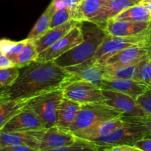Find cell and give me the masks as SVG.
<instances>
[{
    "mask_svg": "<svg viewBox=\"0 0 151 151\" xmlns=\"http://www.w3.org/2000/svg\"><path fill=\"white\" fill-rule=\"evenodd\" d=\"M81 24L74 27L57 42L39 53L36 61H54L58 58L81 44L83 41V33Z\"/></svg>",
    "mask_w": 151,
    "mask_h": 151,
    "instance_id": "8",
    "label": "cell"
},
{
    "mask_svg": "<svg viewBox=\"0 0 151 151\" xmlns=\"http://www.w3.org/2000/svg\"><path fill=\"white\" fill-rule=\"evenodd\" d=\"M151 27V22H131L110 19L104 26L107 34L115 37L131 36L141 34Z\"/></svg>",
    "mask_w": 151,
    "mask_h": 151,
    "instance_id": "14",
    "label": "cell"
},
{
    "mask_svg": "<svg viewBox=\"0 0 151 151\" xmlns=\"http://www.w3.org/2000/svg\"><path fill=\"white\" fill-rule=\"evenodd\" d=\"M81 105V103L63 97L59 105L56 125L69 129L76 119Z\"/></svg>",
    "mask_w": 151,
    "mask_h": 151,
    "instance_id": "21",
    "label": "cell"
},
{
    "mask_svg": "<svg viewBox=\"0 0 151 151\" xmlns=\"http://www.w3.org/2000/svg\"><path fill=\"white\" fill-rule=\"evenodd\" d=\"M70 19H73V15H72V12L67 7L56 10L52 18L50 28L60 26Z\"/></svg>",
    "mask_w": 151,
    "mask_h": 151,
    "instance_id": "30",
    "label": "cell"
},
{
    "mask_svg": "<svg viewBox=\"0 0 151 151\" xmlns=\"http://www.w3.org/2000/svg\"><path fill=\"white\" fill-rule=\"evenodd\" d=\"M131 1H134V3H136V4H138V3L139 2V1H141V0H131Z\"/></svg>",
    "mask_w": 151,
    "mask_h": 151,
    "instance_id": "42",
    "label": "cell"
},
{
    "mask_svg": "<svg viewBox=\"0 0 151 151\" xmlns=\"http://www.w3.org/2000/svg\"><path fill=\"white\" fill-rule=\"evenodd\" d=\"M47 129L42 119L28 106H25L0 131L4 132Z\"/></svg>",
    "mask_w": 151,
    "mask_h": 151,
    "instance_id": "12",
    "label": "cell"
},
{
    "mask_svg": "<svg viewBox=\"0 0 151 151\" xmlns=\"http://www.w3.org/2000/svg\"><path fill=\"white\" fill-rule=\"evenodd\" d=\"M102 89L124 93L137 100L150 86L141 81L131 79H104L100 85Z\"/></svg>",
    "mask_w": 151,
    "mask_h": 151,
    "instance_id": "15",
    "label": "cell"
},
{
    "mask_svg": "<svg viewBox=\"0 0 151 151\" xmlns=\"http://www.w3.org/2000/svg\"><path fill=\"white\" fill-rule=\"evenodd\" d=\"M123 115L122 112L105 103H83L76 119L69 129L75 132Z\"/></svg>",
    "mask_w": 151,
    "mask_h": 151,
    "instance_id": "4",
    "label": "cell"
},
{
    "mask_svg": "<svg viewBox=\"0 0 151 151\" xmlns=\"http://www.w3.org/2000/svg\"><path fill=\"white\" fill-rule=\"evenodd\" d=\"M77 139L78 137L69 129L55 125L47 128L40 142L38 150H60L72 145Z\"/></svg>",
    "mask_w": 151,
    "mask_h": 151,
    "instance_id": "10",
    "label": "cell"
},
{
    "mask_svg": "<svg viewBox=\"0 0 151 151\" xmlns=\"http://www.w3.org/2000/svg\"><path fill=\"white\" fill-rule=\"evenodd\" d=\"M127 122L128 123L125 125L117 128L108 135L97 137L91 141L101 146V150H103L106 147L119 145H134L136 142L145 137V132L141 125L133 122Z\"/></svg>",
    "mask_w": 151,
    "mask_h": 151,
    "instance_id": "6",
    "label": "cell"
},
{
    "mask_svg": "<svg viewBox=\"0 0 151 151\" xmlns=\"http://www.w3.org/2000/svg\"><path fill=\"white\" fill-rule=\"evenodd\" d=\"M150 59H151V55H150Z\"/></svg>",
    "mask_w": 151,
    "mask_h": 151,
    "instance_id": "43",
    "label": "cell"
},
{
    "mask_svg": "<svg viewBox=\"0 0 151 151\" xmlns=\"http://www.w3.org/2000/svg\"><path fill=\"white\" fill-rule=\"evenodd\" d=\"M63 97V88H59L32 97L27 106L42 119L46 128H49L57 124L58 107Z\"/></svg>",
    "mask_w": 151,
    "mask_h": 151,
    "instance_id": "5",
    "label": "cell"
},
{
    "mask_svg": "<svg viewBox=\"0 0 151 151\" xmlns=\"http://www.w3.org/2000/svg\"><path fill=\"white\" fill-rule=\"evenodd\" d=\"M104 0H82L78 9V20L90 22L100 12Z\"/></svg>",
    "mask_w": 151,
    "mask_h": 151,
    "instance_id": "25",
    "label": "cell"
},
{
    "mask_svg": "<svg viewBox=\"0 0 151 151\" xmlns=\"http://www.w3.org/2000/svg\"><path fill=\"white\" fill-rule=\"evenodd\" d=\"M103 92L106 97L105 103L122 112L124 116H146L145 112L139 105L137 100L131 96L111 90L103 89Z\"/></svg>",
    "mask_w": 151,
    "mask_h": 151,
    "instance_id": "11",
    "label": "cell"
},
{
    "mask_svg": "<svg viewBox=\"0 0 151 151\" xmlns=\"http://www.w3.org/2000/svg\"><path fill=\"white\" fill-rule=\"evenodd\" d=\"M122 116L105 122H99L92 126L75 131L73 133L76 137L88 140H92L97 137L108 135L117 128L124 126L128 123L126 121L122 119Z\"/></svg>",
    "mask_w": 151,
    "mask_h": 151,
    "instance_id": "18",
    "label": "cell"
},
{
    "mask_svg": "<svg viewBox=\"0 0 151 151\" xmlns=\"http://www.w3.org/2000/svg\"><path fill=\"white\" fill-rule=\"evenodd\" d=\"M13 66H15V65L11 61V60L5 54L0 52V69L13 67Z\"/></svg>",
    "mask_w": 151,
    "mask_h": 151,
    "instance_id": "39",
    "label": "cell"
},
{
    "mask_svg": "<svg viewBox=\"0 0 151 151\" xmlns=\"http://www.w3.org/2000/svg\"><path fill=\"white\" fill-rule=\"evenodd\" d=\"M112 19L131 22H151V13L143 6L136 4L122 10Z\"/></svg>",
    "mask_w": 151,
    "mask_h": 151,
    "instance_id": "24",
    "label": "cell"
},
{
    "mask_svg": "<svg viewBox=\"0 0 151 151\" xmlns=\"http://www.w3.org/2000/svg\"><path fill=\"white\" fill-rule=\"evenodd\" d=\"M139 151H151V138H142L134 145Z\"/></svg>",
    "mask_w": 151,
    "mask_h": 151,
    "instance_id": "35",
    "label": "cell"
},
{
    "mask_svg": "<svg viewBox=\"0 0 151 151\" xmlns=\"http://www.w3.org/2000/svg\"><path fill=\"white\" fill-rule=\"evenodd\" d=\"M142 109L145 112L146 115L151 116V87L137 99Z\"/></svg>",
    "mask_w": 151,
    "mask_h": 151,
    "instance_id": "32",
    "label": "cell"
},
{
    "mask_svg": "<svg viewBox=\"0 0 151 151\" xmlns=\"http://www.w3.org/2000/svg\"><path fill=\"white\" fill-rule=\"evenodd\" d=\"M83 41L54 60L56 64L63 68L78 65L94 55L107 35L104 28L88 22L81 24Z\"/></svg>",
    "mask_w": 151,
    "mask_h": 151,
    "instance_id": "2",
    "label": "cell"
},
{
    "mask_svg": "<svg viewBox=\"0 0 151 151\" xmlns=\"http://www.w3.org/2000/svg\"><path fill=\"white\" fill-rule=\"evenodd\" d=\"M134 4L136 3L131 0H104L98 14L88 22L104 27L108 21L114 18L125 9Z\"/></svg>",
    "mask_w": 151,
    "mask_h": 151,
    "instance_id": "19",
    "label": "cell"
},
{
    "mask_svg": "<svg viewBox=\"0 0 151 151\" xmlns=\"http://www.w3.org/2000/svg\"><path fill=\"white\" fill-rule=\"evenodd\" d=\"M65 69H67L70 74L66 78L63 86L72 81H84L96 84L100 87L102 82L104 80L103 69L102 66H98L96 65L85 66V65L78 64Z\"/></svg>",
    "mask_w": 151,
    "mask_h": 151,
    "instance_id": "16",
    "label": "cell"
},
{
    "mask_svg": "<svg viewBox=\"0 0 151 151\" xmlns=\"http://www.w3.org/2000/svg\"><path fill=\"white\" fill-rule=\"evenodd\" d=\"M38 55V52L35 42L32 39H29L26 47L15 60V66L20 69L29 66L36 61Z\"/></svg>",
    "mask_w": 151,
    "mask_h": 151,
    "instance_id": "26",
    "label": "cell"
},
{
    "mask_svg": "<svg viewBox=\"0 0 151 151\" xmlns=\"http://www.w3.org/2000/svg\"><path fill=\"white\" fill-rule=\"evenodd\" d=\"M61 1L64 3L66 7L72 12L73 19L78 20V9L82 0H61Z\"/></svg>",
    "mask_w": 151,
    "mask_h": 151,
    "instance_id": "34",
    "label": "cell"
},
{
    "mask_svg": "<svg viewBox=\"0 0 151 151\" xmlns=\"http://www.w3.org/2000/svg\"><path fill=\"white\" fill-rule=\"evenodd\" d=\"M104 151H139L137 147L134 145H114L111 147H106L103 149Z\"/></svg>",
    "mask_w": 151,
    "mask_h": 151,
    "instance_id": "36",
    "label": "cell"
},
{
    "mask_svg": "<svg viewBox=\"0 0 151 151\" xmlns=\"http://www.w3.org/2000/svg\"><path fill=\"white\" fill-rule=\"evenodd\" d=\"M30 99H14L7 91L0 97V130L27 105Z\"/></svg>",
    "mask_w": 151,
    "mask_h": 151,
    "instance_id": "20",
    "label": "cell"
},
{
    "mask_svg": "<svg viewBox=\"0 0 151 151\" xmlns=\"http://www.w3.org/2000/svg\"><path fill=\"white\" fill-rule=\"evenodd\" d=\"M102 67L103 69L104 79H131L140 81L139 78L138 63L114 68Z\"/></svg>",
    "mask_w": 151,
    "mask_h": 151,
    "instance_id": "22",
    "label": "cell"
},
{
    "mask_svg": "<svg viewBox=\"0 0 151 151\" xmlns=\"http://www.w3.org/2000/svg\"><path fill=\"white\" fill-rule=\"evenodd\" d=\"M16 41H13L9 39H1L0 40V52L4 54H7L10 49L15 45Z\"/></svg>",
    "mask_w": 151,
    "mask_h": 151,
    "instance_id": "38",
    "label": "cell"
},
{
    "mask_svg": "<svg viewBox=\"0 0 151 151\" xmlns=\"http://www.w3.org/2000/svg\"><path fill=\"white\" fill-rule=\"evenodd\" d=\"M150 41L151 27L142 33L131 36L115 37L107 34L94 55L80 64L85 66L96 65L100 66L106 59L114 53L133 46L141 45Z\"/></svg>",
    "mask_w": 151,
    "mask_h": 151,
    "instance_id": "3",
    "label": "cell"
},
{
    "mask_svg": "<svg viewBox=\"0 0 151 151\" xmlns=\"http://www.w3.org/2000/svg\"><path fill=\"white\" fill-rule=\"evenodd\" d=\"M9 87H4V88H0V97L3 94H6L8 91Z\"/></svg>",
    "mask_w": 151,
    "mask_h": 151,
    "instance_id": "41",
    "label": "cell"
},
{
    "mask_svg": "<svg viewBox=\"0 0 151 151\" xmlns=\"http://www.w3.org/2000/svg\"><path fill=\"white\" fill-rule=\"evenodd\" d=\"M81 24H82V22L75 20V19H70L60 26L50 28L44 35L33 40L38 54L57 42L62 37L67 34L74 27L78 26Z\"/></svg>",
    "mask_w": 151,
    "mask_h": 151,
    "instance_id": "17",
    "label": "cell"
},
{
    "mask_svg": "<svg viewBox=\"0 0 151 151\" xmlns=\"http://www.w3.org/2000/svg\"><path fill=\"white\" fill-rule=\"evenodd\" d=\"M70 72L55 61H35L20 73L8 94L11 98L32 99L43 93L63 88Z\"/></svg>",
    "mask_w": 151,
    "mask_h": 151,
    "instance_id": "1",
    "label": "cell"
},
{
    "mask_svg": "<svg viewBox=\"0 0 151 151\" xmlns=\"http://www.w3.org/2000/svg\"><path fill=\"white\" fill-rule=\"evenodd\" d=\"M102 147L97 143L91 141V140L79 138L76 139V141L70 146L63 147L60 150H69V151H76V150H92L98 151L101 150Z\"/></svg>",
    "mask_w": 151,
    "mask_h": 151,
    "instance_id": "28",
    "label": "cell"
},
{
    "mask_svg": "<svg viewBox=\"0 0 151 151\" xmlns=\"http://www.w3.org/2000/svg\"><path fill=\"white\" fill-rule=\"evenodd\" d=\"M28 40H29V38H27L26 39H24L22 40V41H16L15 45L13 46V47L10 49V51L6 54V55L11 60V61L13 62V63H14L15 60L17 58L19 55L22 52V50H23L24 49V47H26L27 44L28 42Z\"/></svg>",
    "mask_w": 151,
    "mask_h": 151,
    "instance_id": "33",
    "label": "cell"
},
{
    "mask_svg": "<svg viewBox=\"0 0 151 151\" xmlns=\"http://www.w3.org/2000/svg\"><path fill=\"white\" fill-rule=\"evenodd\" d=\"M56 10V7L52 2L50 3V5L47 7L45 11L43 13L41 17L38 19L35 24L31 29L29 33L28 34L27 38L35 40L44 35L47 30L50 28L52 18Z\"/></svg>",
    "mask_w": 151,
    "mask_h": 151,
    "instance_id": "23",
    "label": "cell"
},
{
    "mask_svg": "<svg viewBox=\"0 0 151 151\" xmlns=\"http://www.w3.org/2000/svg\"><path fill=\"white\" fill-rule=\"evenodd\" d=\"M63 97L83 103H105L106 97L99 86L84 81L68 83L63 87Z\"/></svg>",
    "mask_w": 151,
    "mask_h": 151,
    "instance_id": "7",
    "label": "cell"
},
{
    "mask_svg": "<svg viewBox=\"0 0 151 151\" xmlns=\"http://www.w3.org/2000/svg\"><path fill=\"white\" fill-rule=\"evenodd\" d=\"M0 151H35V150L25 145H13L1 147Z\"/></svg>",
    "mask_w": 151,
    "mask_h": 151,
    "instance_id": "37",
    "label": "cell"
},
{
    "mask_svg": "<svg viewBox=\"0 0 151 151\" xmlns=\"http://www.w3.org/2000/svg\"><path fill=\"white\" fill-rule=\"evenodd\" d=\"M124 120L133 123L138 124L141 125L145 132V138H151V116H122Z\"/></svg>",
    "mask_w": 151,
    "mask_h": 151,
    "instance_id": "31",
    "label": "cell"
},
{
    "mask_svg": "<svg viewBox=\"0 0 151 151\" xmlns=\"http://www.w3.org/2000/svg\"><path fill=\"white\" fill-rule=\"evenodd\" d=\"M19 69L16 66L0 69V88L10 87L15 83L20 75Z\"/></svg>",
    "mask_w": 151,
    "mask_h": 151,
    "instance_id": "27",
    "label": "cell"
},
{
    "mask_svg": "<svg viewBox=\"0 0 151 151\" xmlns=\"http://www.w3.org/2000/svg\"><path fill=\"white\" fill-rule=\"evenodd\" d=\"M150 55H151V41L120 50L106 59L100 66L114 68L137 64L145 58Z\"/></svg>",
    "mask_w": 151,
    "mask_h": 151,
    "instance_id": "9",
    "label": "cell"
},
{
    "mask_svg": "<svg viewBox=\"0 0 151 151\" xmlns=\"http://www.w3.org/2000/svg\"><path fill=\"white\" fill-rule=\"evenodd\" d=\"M138 4L143 6L151 13V0H141Z\"/></svg>",
    "mask_w": 151,
    "mask_h": 151,
    "instance_id": "40",
    "label": "cell"
},
{
    "mask_svg": "<svg viewBox=\"0 0 151 151\" xmlns=\"http://www.w3.org/2000/svg\"><path fill=\"white\" fill-rule=\"evenodd\" d=\"M47 129L4 132L0 131V148L13 145H25L39 151L40 142Z\"/></svg>",
    "mask_w": 151,
    "mask_h": 151,
    "instance_id": "13",
    "label": "cell"
},
{
    "mask_svg": "<svg viewBox=\"0 0 151 151\" xmlns=\"http://www.w3.org/2000/svg\"><path fill=\"white\" fill-rule=\"evenodd\" d=\"M139 78L141 82L151 87V59L150 55L145 58L138 63Z\"/></svg>",
    "mask_w": 151,
    "mask_h": 151,
    "instance_id": "29",
    "label": "cell"
}]
</instances>
